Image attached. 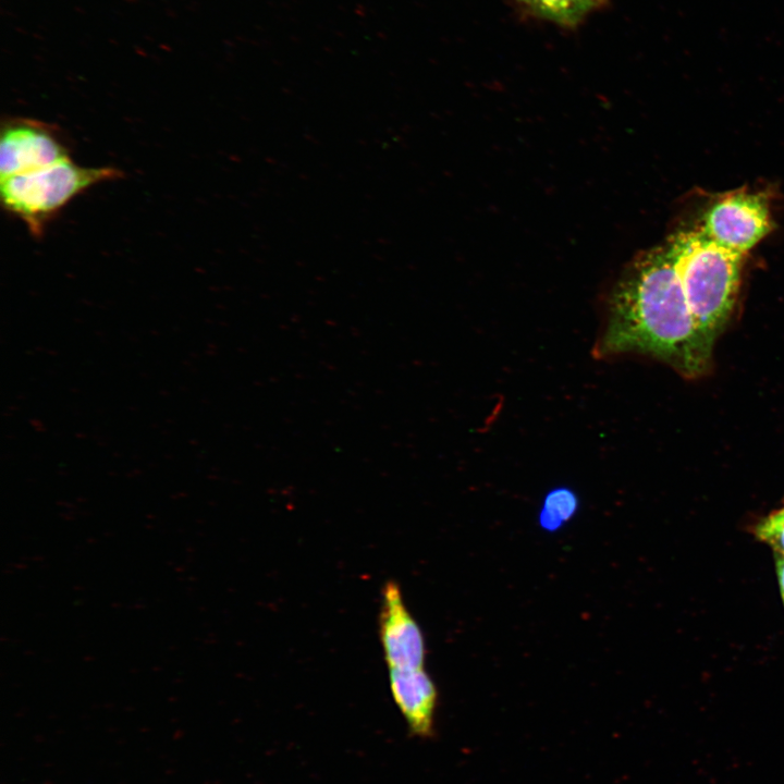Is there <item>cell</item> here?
Listing matches in <instances>:
<instances>
[{"label": "cell", "instance_id": "6da1fadb", "mask_svg": "<svg viewBox=\"0 0 784 784\" xmlns=\"http://www.w3.org/2000/svg\"><path fill=\"white\" fill-rule=\"evenodd\" d=\"M596 351L650 354L687 377L705 372L712 346L695 323L667 245L642 254L617 282Z\"/></svg>", "mask_w": 784, "mask_h": 784}, {"label": "cell", "instance_id": "7a4b0ae2", "mask_svg": "<svg viewBox=\"0 0 784 784\" xmlns=\"http://www.w3.org/2000/svg\"><path fill=\"white\" fill-rule=\"evenodd\" d=\"M666 245L695 323L713 347L735 304L744 255L718 245L699 228L677 232Z\"/></svg>", "mask_w": 784, "mask_h": 784}, {"label": "cell", "instance_id": "3957f363", "mask_svg": "<svg viewBox=\"0 0 784 784\" xmlns=\"http://www.w3.org/2000/svg\"><path fill=\"white\" fill-rule=\"evenodd\" d=\"M121 175L115 168H86L69 157L40 170L1 177V203L35 237H39L46 224L71 199L98 183Z\"/></svg>", "mask_w": 784, "mask_h": 784}, {"label": "cell", "instance_id": "277c9868", "mask_svg": "<svg viewBox=\"0 0 784 784\" xmlns=\"http://www.w3.org/2000/svg\"><path fill=\"white\" fill-rule=\"evenodd\" d=\"M699 229L718 245L745 255L771 230L768 200L758 193H728L709 207Z\"/></svg>", "mask_w": 784, "mask_h": 784}, {"label": "cell", "instance_id": "5b68a950", "mask_svg": "<svg viewBox=\"0 0 784 784\" xmlns=\"http://www.w3.org/2000/svg\"><path fill=\"white\" fill-rule=\"evenodd\" d=\"M70 157V148L53 125L28 118L3 121L0 174L11 176L44 169Z\"/></svg>", "mask_w": 784, "mask_h": 784}, {"label": "cell", "instance_id": "8992f818", "mask_svg": "<svg viewBox=\"0 0 784 784\" xmlns=\"http://www.w3.org/2000/svg\"><path fill=\"white\" fill-rule=\"evenodd\" d=\"M379 637L389 669H421L426 659L422 632L406 608L399 584L383 585Z\"/></svg>", "mask_w": 784, "mask_h": 784}, {"label": "cell", "instance_id": "52a82bcc", "mask_svg": "<svg viewBox=\"0 0 784 784\" xmlns=\"http://www.w3.org/2000/svg\"><path fill=\"white\" fill-rule=\"evenodd\" d=\"M393 701L403 715L408 732L420 739L434 735L438 691L424 669H389Z\"/></svg>", "mask_w": 784, "mask_h": 784}, {"label": "cell", "instance_id": "ba28073f", "mask_svg": "<svg viewBox=\"0 0 784 784\" xmlns=\"http://www.w3.org/2000/svg\"><path fill=\"white\" fill-rule=\"evenodd\" d=\"M610 0H515L526 14L564 28H575Z\"/></svg>", "mask_w": 784, "mask_h": 784}, {"label": "cell", "instance_id": "9c48e42d", "mask_svg": "<svg viewBox=\"0 0 784 784\" xmlns=\"http://www.w3.org/2000/svg\"><path fill=\"white\" fill-rule=\"evenodd\" d=\"M577 506V497L571 489L555 488L544 499L539 523L547 530H556L575 514Z\"/></svg>", "mask_w": 784, "mask_h": 784}, {"label": "cell", "instance_id": "30bf717a", "mask_svg": "<svg viewBox=\"0 0 784 784\" xmlns=\"http://www.w3.org/2000/svg\"><path fill=\"white\" fill-rule=\"evenodd\" d=\"M756 537L784 556V506L769 514L754 528Z\"/></svg>", "mask_w": 784, "mask_h": 784}, {"label": "cell", "instance_id": "8fae6325", "mask_svg": "<svg viewBox=\"0 0 784 784\" xmlns=\"http://www.w3.org/2000/svg\"><path fill=\"white\" fill-rule=\"evenodd\" d=\"M776 558V575L779 580V587L784 603V556L775 555Z\"/></svg>", "mask_w": 784, "mask_h": 784}]
</instances>
